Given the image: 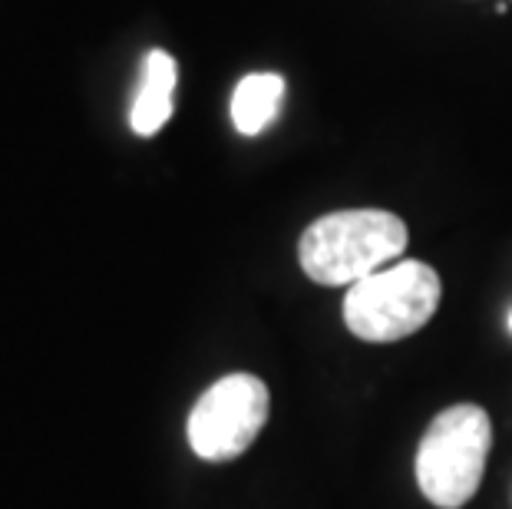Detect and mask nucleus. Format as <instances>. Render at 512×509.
<instances>
[{
  "label": "nucleus",
  "mask_w": 512,
  "mask_h": 509,
  "mask_svg": "<svg viewBox=\"0 0 512 509\" xmlns=\"http://www.w3.org/2000/svg\"><path fill=\"white\" fill-rule=\"evenodd\" d=\"M410 235L400 215L384 209H344L321 215L304 229L298 258L318 285H357L361 278L397 262Z\"/></svg>",
  "instance_id": "nucleus-1"
},
{
  "label": "nucleus",
  "mask_w": 512,
  "mask_h": 509,
  "mask_svg": "<svg viewBox=\"0 0 512 509\" xmlns=\"http://www.w3.org/2000/svg\"><path fill=\"white\" fill-rule=\"evenodd\" d=\"M493 424L476 404L446 407L433 417L417 450V483L420 493L440 509H460L476 496L483 480Z\"/></svg>",
  "instance_id": "nucleus-2"
},
{
  "label": "nucleus",
  "mask_w": 512,
  "mask_h": 509,
  "mask_svg": "<svg viewBox=\"0 0 512 509\" xmlns=\"http://www.w3.org/2000/svg\"><path fill=\"white\" fill-rule=\"evenodd\" d=\"M440 308V275L423 262H397L351 285L344 321L370 344H390L420 331Z\"/></svg>",
  "instance_id": "nucleus-3"
},
{
  "label": "nucleus",
  "mask_w": 512,
  "mask_h": 509,
  "mask_svg": "<svg viewBox=\"0 0 512 509\" xmlns=\"http://www.w3.org/2000/svg\"><path fill=\"white\" fill-rule=\"evenodd\" d=\"M268 420V387L255 374H228L195 400L189 443L202 460L225 463L252 447Z\"/></svg>",
  "instance_id": "nucleus-4"
},
{
  "label": "nucleus",
  "mask_w": 512,
  "mask_h": 509,
  "mask_svg": "<svg viewBox=\"0 0 512 509\" xmlns=\"http://www.w3.org/2000/svg\"><path fill=\"white\" fill-rule=\"evenodd\" d=\"M176 80H179L176 60H172L166 50H152L146 57L143 86H139V93H136L133 113H129V123H133L139 136H156L159 129L169 123Z\"/></svg>",
  "instance_id": "nucleus-5"
},
{
  "label": "nucleus",
  "mask_w": 512,
  "mask_h": 509,
  "mask_svg": "<svg viewBox=\"0 0 512 509\" xmlns=\"http://www.w3.org/2000/svg\"><path fill=\"white\" fill-rule=\"evenodd\" d=\"M285 96V77L278 73H248L232 93V123L242 136H258L275 123Z\"/></svg>",
  "instance_id": "nucleus-6"
},
{
  "label": "nucleus",
  "mask_w": 512,
  "mask_h": 509,
  "mask_svg": "<svg viewBox=\"0 0 512 509\" xmlns=\"http://www.w3.org/2000/svg\"><path fill=\"white\" fill-rule=\"evenodd\" d=\"M509 331H512V311H509Z\"/></svg>",
  "instance_id": "nucleus-7"
}]
</instances>
